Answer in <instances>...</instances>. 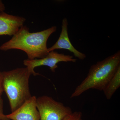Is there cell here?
I'll return each mask as SVG.
<instances>
[{
    "label": "cell",
    "mask_w": 120,
    "mask_h": 120,
    "mask_svg": "<svg viewBox=\"0 0 120 120\" xmlns=\"http://www.w3.org/2000/svg\"><path fill=\"white\" fill-rule=\"evenodd\" d=\"M56 30L57 27L54 26L39 32H31L26 26H23L11 39L0 46V50H22L26 53L30 60L43 58L49 53L47 40Z\"/></svg>",
    "instance_id": "1"
},
{
    "label": "cell",
    "mask_w": 120,
    "mask_h": 120,
    "mask_svg": "<svg viewBox=\"0 0 120 120\" xmlns=\"http://www.w3.org/2000/svg\"><path fill=\"white\" fill-rule=\"evenodd\" d=\"M120 67V50L90 67L86 78L77 86L71 98L79 97L90 89L103 91Z\"/></svg>",
    "instance_id": "2"
},
{
    "label": "cell",
    "mask_w": 120,
    "mask_h": 120,
    "mask_svg": "<svg viewBox=\"0 0 120 120\" xmlns=\"http://www.w3.org/2000/svg\"><path fill=\"white\" fill-rule=\"evenodd\" d=\"M3 88L13 112L30 98L29 79L31 73L27 67L2 72Z\"/></svg>",
    "instance_id": "3"
},
{
    "label": "cell",
    "mask_w": 120,
    "mask_h": 120,
    "mask_svg": "<svg viewBox=\"0 0 120 120\" xmlns=\"http://www.w3.org/2000/svg\"><path fill=\"white\" fill-rule=\"evenodd\" d=\"M37 107L40 120H63L72 112L70 107L47 95L37 98Z\"/></svg>",
    "instance_id": "4"
},
{
    "label": "cell",
    "mask_w": 120,
    "mask_h": 120,
    "mask_svg": "<svg viewBox=\"0 0 120 120\" xmlns=\"http://www.w3.org/2000/svg\"><path fill=\"white\" fill-rule=\"evenodd\" d=\"M76 59L72 56L66 55L64 54L58 53L55 51L49 52L47 56L40 59L30 60H25L23 61L24 65L34 76L39 75L34 71V69L37 67L45 66L49 67L52 72H55L58 68L57 64L61 62H75Z\"/></svg>",
    "instance_id": "5"
},
{
    "label": "cell",
    "mask_w": 120,
    "mask_h": 120,
    "mask_svg": "<svg viewBox=\"0 0 120 120\" xmlns=\"http://www.w3.org/2000/svg\"><path fill=\"white\" fill-rule=\"evenodd\" d=\"M37 99L35 96H32L17 109L6 115L7 118L12 120H40Z\"/></svg>",
    "instance_id": "6"
},
{
    "label": "cell",
    "mask_w": 120,
    "mask_h": 120,
    "mask_svg": "<svg viewBox=\"0 0 120 120\" xmlns=\"http://www.w3.org/2000/svg\"><path fill=\"white\" fill-rule=\"evenodd\" d=\"M68 19L65 17L62 20L61 32L60 37L54 45L48 48V52H49L56 49L68 50L72 53L76 57L80 60H84L86 57V54L77 50L71 43L68 36Z\"/></svg>",
    "instance_id": "7"
},
{
    "label": "cell",
    "mask_w": 120,
    "mask_h": 120,
    "mask_svg": "<svg viewBox=\"0 0 120 120\" xmlns=\"http://www.w3.org/2000/svg\"><path fill=\"white\" fill-rule=\"evenodd\" d=\"M24 17L0 12V36H13L24 26Z\"/></svg>",
    "instance_id": "8"
},
{
    "label": "cell",
    "mask_w": 120,
    "mask_h": 120,
    "mask_svg": "<svg viewBox=\"0 0 120 120\" xmlns=\"http://www.w3.org/2000/svg\"><path fill=\"white\" fill-rule=\"evenodd\" d=\"M120 86V67L118 68L103 90L106 98L107 99H110Z\"/></svg>",
    "instance_id": "9"
},
{
    "label": "cell",
    "mask_w": 120,
    "mask_h": 120,
    "mask_svg": "<svg viewBox=\"0 0 120 120\" xmlns=\"http://www.w3.org/2000/svg\"><path fill=\"white\" fill-rule=\"evenodd\" d=\"M82 113L80 112H75L69 114L63 120H82Z\"/></svg>",
    "instance_id": "10"
},
{
    "label": "cell",
    "mask_w": 120,
    "mask_h": 120,
    "mask_svg": "<svg viewBox=\"0 0 120 120\" xmlns=\"http://www.w3.org/2000/svg\"><path fill=\"white\" fill-rule=\"evenodd\" d=\"M0 120H11L4 114V102L1 97H0Z\"/></svg>",
    "instance_id": "11"
},
{
    "label": "cell",
    "mask_w": 120,
    "mask_h": 120,
    "mask_svg": "<svg viewBox=\"0 0 120 120\" xmlns=\"http://www.w3.org/2000/svg\"><path fill=\"white\" fill-rule=\"evenodd\" d=\"M4 92L3 88V76L2 72L0 71V97H1Z\"/></svg>",
    "instance_id": "12"
},
{
    "label": "cell",
    "mask_w": 120,
    "mask_h": 120,
    "mask_svg": "<svg viewBox=\"0 0 120 120\" xmlns=\"http://www.w3.org/2000/svg\"><path fill=\"white\" fill-rule=\"evenodd\" d=\"M5 9V7L4 4L2 1L0 0V12H4Z\"/></svg>",
    "instance_id": "13"
}]
</instances>
